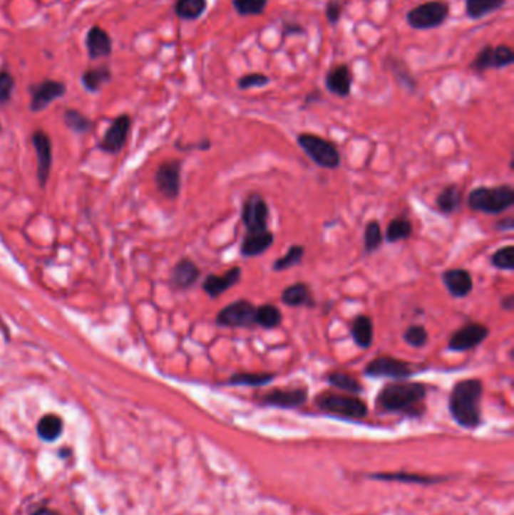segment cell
<instances>
[{
	"instance_id": "60d3db41",
	"label": "cell",
	"mask_w": 514,
	"mask_h": 515,
	"mask_svg": "<svg viewBox=\"0 0 514 515\" xmlns=\"http://www.w3.org/2000/svg\"><path fill=\"white\" fill-rule=\"evenodd\" d=\"M267 85H270V77L262 73H249L242 76L239 80H237V86H239V89L242 90L264 88Z\"/></svg>"
},
{
	"instance_id": "83f0119b",
	"label": "cell",
	"mask_w": 514,
	"mask_h": 515,
	"mask_svg": "<svg viewBox=\"0 0 514 515\" xmlns=\"http://www.w3.org/2000/svg\"><path fill=\"white\" fill-rule=\"evenodd\" d=\"M282 321L284 316L281 309L276 305H272V303H264V305L255 309V326L266 330H273L281 327Z\"/></svg>"
},
{
	"instance_id": "8992f818",
	"label": "cell",
	"mask_w": 514,
	"mask_h": 515,
	"mask_svg": "<svg viewBox=\"0 0 514 515\" xmlns=\"http://www.w3.org/2000/svg\"><path fill=\"white\" fill-rule=\"evenodd\" d=\"M448 17H450V5L443 0H430L408 11L406 23L415 31H430L443 26Z\"/></svg>"
},
{
	"instance_id": "277c9868",
	"label": "cell",
	"mask_w": 514,
	"mask_h": 515,
	"mask_svg": "<svg viewBox=\"0 0 514 515\" xmlns=\"http://www.w3.org/2000/svg\"><path fill=\"white\" fill-rule=\"evenodd\" d=\"M315 405L329 415L347 419H362L368 415L366 404L354 395L323 392L315 396Z\"/></svg>"
},
{
	"instance_id": "484cf974",
	"label": "cell",
	"mask_w": 514,
	"mask_h": 515,
	"mask_svg": "<svg viewBox=\"0 0 514 515\" xmlns=\"http://www.w3.org/2000/svg\"><path fill=\"white\" fill-rule=\"evenodd\" d=\"M386 68L392 73L394 78L397 80V83L400 86H403L404 89L411 90V92H415L416 88H418V83H416V78L413 77V74L411 73V70L407 68V65L400 59V58H392L389 56L385 62Z\"/></svg>"
},
{
	"instance_id": "9c48e42d",
	"label": "cell",
	"mask_w": 514,
	"mask_h": 515,
	"mask_svg": "<svg viewBox=\"0 0 514 515\" xmlns=\"http://www.w3.org/2000/svg\"><path fill=\"white\" fill-rule=\"evenodd\" d=\"M490 336V328L483 323H468L461 326L448 340V350L463 353L477 348Z\"/></svg>"
},
{
	"instance_id": "7bdbcfd3",
	"label": "cell",
	"mask_w": 514,
	"mask_h": 515,
	"mask_svg": "<svg viewBox=\"0 0 514 515\" xmlns=\"http://www.w3.org/2000/svg\"><path fill=\"white\" fill-rule=\"evenodd\" d=\"M65 123H67V125L71 130L77 131V133H85V131L91 128V123L88 118L77 110H68L65 113Z\"/></svg>"
},
{
	"instance_id": "e0dca14e",
	"label": "cell",
	"mask_w": 514,
	"mask_h": 515,
	"mask_svg": "<svg viewBox=\"0 0 514 515\" xmlns=\"http://www.w3.org/2000/svg\"><path fill=\"white\" fill-rule=\"evenodd\" d=\"M273 241H274V235L269 229L246 232L240 246V254L245 258H257L262 254H266L272 247Z\"/></svg>"
},
{
	"instance_id": "d4e9b609",
	"label": "cell",
	"mask_w": 514,
	"mask_h": 515,
	"mask_svg": "<svg viewBox=\"0 0 514 515\" xmlns=\"http://www.w3.org/2000/svg\"><path fill=\"white\" fill-rule=\"evenodd\" d=\"M461 202H463V192L457 184H448L436 197V205L442 214H453L460 208Z\"/></svg>"
},
{
	"instance_id": "ffe728a7",
	"label": "cell",
	"mask_w": 514,
	"mask_h": 515,
	"mask_svg": "<svg viewBox=\"0 0 514 515\" xmlns=\"http://www.w3.org/2000/svg\"><path fill=\"white\" fill-rule=\"evenodd\" d=\"M32 140L38 155V177L44 186L51 167V142L44 131H36Z\"/></svg>"
},
{
	"instance_id": "f35d334b",
	"label": "cell",
	"mask_w": 514,
	"mask_h": 515,
	"mask_svg": "<svg viewBox=\"0 0 514 515\" xmlns=\"http://www.w3.org/2000/svg\"><path fill=\"white\" fill-rule=\"evenodd\" d=\"M492 266L498 270L513 271L514 270V246H505L498 249L496 252L490 256Z\"/></svg>"
},
{
	"instance_id": "d590c367",
	"label": "cell",
	"mask_w": 514,
	"mask_h": 515,
	"mask_svg": "<svg viewBox=\"0 0 514 515\" xmlns=\"http://www.w3.org/2000/svg\"><path fill=\"white\" fill-rule=\"evenodd\" d=\"M384 243V234H381V227L377 220H371L366 223L365 232H364V247L366 254H373L380 249Z\"/></svg>"
},
{
	"instance_id": "f6af8a7d",
	"label": "cell",
	"mask_w": 514,
	"mask_h": 515,
	"mask_svg": "<svg viewBox=\"0 0 514 515\" xmlns=\"http://www.w3.org/2000/svg\"><path fill=\"white\" fill-rule=\"evenodd\" d=\"M14 78L6 71L0 73V103H6L11 100L12 89H14Z\"/></svg>"
},
{
	"instance_id": "ee69618b",
	"label": "cell",
	"mask_w": 514,
	"mask_h": 515,
	"mask_svg": "<svg viewBox=\"0 0 514 515\" xmlns=\"http://www.w3.org/2000/svg\"><path fill=\"white\" fill-rule=\"evenodd\" d=\"M342 12H344V2H342V0H327L324 6V14L329 24L336 26L342 17Z\"/></svg>"
},
{
	"instance_id": "3957f363",
	"label": "cell",
	"mask_w": 514,
	"mask_h": 515,
	"mask_svg": "<svg viewBox=\"0 0 514 515\" xmlns=\"http://www.w3.org/2000/svg\"><path fill=\"white\" fill-rule=\"evenodd\" d=\"M468 205L472 211L484 214H500L514 205V189L510 184L496 187H477L468 194Z\"/></svg>"
},
{
	"instance_id": "836d02e7",
	"label": "cell",
	"mask_w": 514,
	"mask_h": 515,
	"mask_svg": "<svg viewBox=\"0 0 514 515\" xmlns=\"http://www.w3.org/2000/svg\"><path fill=\"white\" fill-rule=\"evenodd\" d=\"M38 434L39 437L46 442H53L56 440L61 432H62V420L59 416L55 415H47L44 416L38 424Z\"/></svg>"
},
{
	"instance_id": "681fc988",
	"label": "cell",
	"mask_w": 514,
	"mask_h": 515,
	"mask_svg": "<svg viewBox=\"0 0 514 515\" xmlns=\"http://www.w3.org/2000/svg\"><path fill=\"white\" fill-rule=\"evenodd\" d=\"M320 100H322V94H320V92H319V90H314V92H311V94H308V95L305 97V105L312 104V103H317V101H320Z\"/></svg>"
},
{
	"instance_id": "1f68e13d",
	"label": "cell",
	"mask_w": 514,
	"mask_h": 515,
	"mask_svg": "<svg viewBox=\"0 0 514 515\" xmlns=\"http://www.w3.org/2000/svg\"><path fill=\"white\" fill-rule=\"evenodd\" d=\"M303 256H305V247L300 244H293L292 247L288 249V252L285 255H282L281 258L276 259L272 266L273 271H287L289 269H293L302 262Z\"/></svg>"
},
{
	"instance_id": "cb8c5ba5",
	"label": "cell",
	"mask_w": 514,
	"mask_h": 515,
	"mask_svg": "<svg viewBox=\"0 0 514 515\" xmlns=\"http://www.w3.org/2000/svg\"><path fill=\"white\" fill-rule=\"evenodd\" d=\"M505 4L507 0H465V12L471 20H481L504 8Z\"/></svg>"
},
{
	"instance_id": "c3c4849f",
	"label": "cell",
	"mask_w": 514,
	"mask_h": 515,
	"mask_svg": "<svg viewBox=\"0 0 514 515\" xmlns=\"http://www.w3.org/2000/svg\"><path fill=\"white\" fill-rule=\"evenodd\" d=\"M500 308L511 312L514 309V296L513 294H508L505 297H503V300H500Z\"/></svg>"
},
{
	"instance_id": "4316f807",
	"label": "cell",
	"mask_w": 514,
	"mask_h": 515,
	"mask_svg": "<svg viewBox=\"0 0 514 515\" xmlns=\"http://www.w3.org/2000/svg\"><path fill=\"white\" fill-rule=\"evenodd\" d=\"M208 0H175V16L184 21L200 20L207 11Z\"/></svg>"
},
{
	"instance_id": "603a6c76",
	"label": "cell",
	"mask_w": 514,
	"mask_h": 515,
	"mask_svg": "<svg viewBox=\"0 0 514 515\" xmlns=\"http://www.w3.org/2000/svg\"><path fill=\"white\" fill-rule=\"evenodd\" d=\"M200 269H197L196 264L192 259L184 258L181 259L177 266L173 270V283L180 288V289H187L192 285H195V282L200 279Z\"/></svg>"
},
{
	"instance_id": "ac0fdd59",
	"label": "cell",
	"mask_w": 514,
	"mask_h": 515,
	"mask_svg": "<svg viewBox=\"0 0 514 515\" xmlns=\"http://www.w3.org/2000/svg\"><path fill=\"white\" fill-rule=\"evenodd\" d=\"M128 130H130V118L127 115L116 118L115 123L106 131V135H104L100 147L108 152H118L124 147L125 139L128 136Z\"/></svg>"
},
{
	"instance_id": "30bf717a",
	"label": "cell",
	"mask_w": 514,
	"mask_h": 515,
	"mask_svg": "<svg viewBox=\"0 0 514 515\" xmlns=\"http://www.w3.org/2000/svg\"><path fill=\"white\" fill-rule=\"evenodd\" d=\"M270 208L264 197L258 193H250L243 204L242 220L247 232L269 229Z\"/></svg>"
},
{
	"instance_id": "7c38bea8",
	"label": "cell",
	"mask_w": 514,
	"mask_h": 515,
	"mask_svg": "<svg viewBox=\"0 0 514 515\" xmlns=\"http://www.w3.org/2000/svg\"><path fill=\"white\" fill-rule=\"evenodd\" d=\"M160 193L168 199H175L181 189V163L178 160L163 163L155 174Z\"/></svg>"
},
{
	"instance_id": "ba28073f",
	"label": "cell",
	"mask_w": 514,
	"mask_h": 515,
	"mask_svg": "<svg viewBox=\"0 0 514 515\" xmlns=\"http://www.w3.org/2000/svg\"><path fill=\"white\" fill-rule=\"evenodd\" d=\"M364 374L371 378H392L399 381L412 377L415 369L406 360L392 358V355H379L365 366Z\"/></svg>"
},
{
	"instance_id": "4dcf8cb0",
	"label": "cell",
	"mask_w": 514,
	"mask_h": 515,
	"mask_svg": "<svg viewBox=\"0 0 514 515\" xmlns=\"http://www.w3.org/2000/svg\"><path fill=\"white\" fill-rule=\"evenodd\" d=\"M110 78H112L110 68L108 65H103V67L91 68L85 71L82 76V85L86 90L94 94V92H98L104 85L109 83Z\"/></svg>"
},
{
	"instance_id": "e575fe53",
	"label": "cell",
	"mask_w": 514,
	"mask_h": 515,
	"mask_svg": "<svg viewBox=\"0 0 514 515\" xmlns=\"http://www.w3.org/2000/svg\"><path fill=\"white\" fill-rule=\"evenodd\" d=\"M232 8L242 17H255L264 14L269 0H231Z\"/></svg>"
},
{
	"instance_id": "4fadbf2b",
	"label": "cell",
	"mask_w": 514,
	"mask_h": 515,
	"mask_svg": "<svg viewBox=\"0 0 514 515\" xmlns=\"http://www.w3.org/2000/svg\"><path fill=\"white\" fill-rule=\"evenodd\" d=\"M324 85L331 94L339 98H347L351 94L353 86V73L349 65L338 63L329 70L324 78Z\"/></svg>"
},
{
	"instance_id": "2e32d148",
	"label": "cell",
	"mask_w": 514,
	"mask_h": 515,
	"mask_svg": "<svg viewBox=\"0 0 514 515\" xmlns=\"http://www.w3.org/2000/svg\"><path fill=\"white\" fill-rule=\"evenodd\" d=\"M240 279H242V269L231 267L223 274H208L202 283V288L210 297L217 298L223 293L228 291V289L239 283Z\"/></svg>"
},
{
	"instance_id": "d6a6232c",
	"label": "cell",
	"mask_w": 514,
	"mask_h": 515,
	"mask_svg": "<svg viewBox=\"0 0 514 515\" xmlns=\"http://www.w3.org/2000/svg\"><path fill=\"white\" fill-rule=\"evenodd\" d=\"M327 381L331 386H334L339 390H344L347 393H351V395H358L364 390L361 383L346 373H339V371L331 373L327 375Z\"/></svg>"
},
{
	"instance_id": "b9f144b4",
	"label": "cell",
	"mask_w": 514,
	"mask_h": 515,
	"mask_svg": "<svg viewBox=\"0 0 514 515\" xmlns=\"http://www.w3.org/2000/svg\"><path fill=\"white\" fill-rule=\"evenodd\" d=\"M373 478L386 479V481H400V482H415V484H433L441 482V478L421 477V474H406V473H391V474H373Z\"/></svg>"
},
{
	"instance_id": "8fae6325",
	"label": "cell",
	"mask_w": 514,
	"mask_h": 515,
	"mask_svg": "<svg viewBox=\"0 0 514 515\" xmlns=\"http://www.w3.org/2000/svg\"><path fill=\"white\" fill-rule=\"evenodd\" d=\"M308 401V390L305 387L273 389L259 396L262 405L278 408H297Z\"/></svg>"
},
{
	"instance_id": "ab89813d",
	"label": "cell",
	"mask_w": 514,
	"mask_h": 515,
	"mask_svg": "<svg viewBox=\"0 0 514 515\" xmlns=\"http://www.w3.org/2000/svg\"><path fill=\"white\" fill-rule=\"evenodd\" d=\"M514 63V51L507 44L493 46V70H504Z\"/></svg>"
},
{
	"instance_id": "6da1fadb",
	"label": "cell",
	"mask_w": 514,
	"mask_h": 515,
	"mask_svg": "<svg viewBox=\"0 0 514 515\" xmlns=\"http://www.w3.org/2000/svg\"><path fill=\"white\" fill-rule=\"evenodd\" d=\"M427 386L423 383L399 380L384 386L377 393L376 404L386 413L421 416L424 413Z\"/></svg>"
},
{
	"instance_id": "8d00e7d4",
	"label": "cell",
	"mask_w": 514,
	"mask_h": 515,
	"mask_svg": "<svg viewBox=\"0 0 514 515\" xmlns=\"http://www.w3.org/2000/svg\"><path fill=\"white\" fill-rule=\"evenodd\" d=\"M469 68L476 73V74H484L489 70H493V46L492 44H487L484 46L477 55L476 58L472 59Z\"/></svg>"
},
{
	"instance_id": "5b68a950",
	"label": "cell",
	"mask_w": 514,
	"mask_h": 515,
	"mask_svg": "<svg viewBox=\"0 0 514 515\" xmlns=\"http://www.w3.org/2000/svg\"><path fill=\"white\" fill-rule=\"evenodd\" d=\"M297 145L311 160L323 169H336L341 165V154L336 145L319 135L300 133Z\"/></svg>"
},
{
	"instance_id": "bcb514c9",
	"label": "cell",
	"mask_w": 514,
	"mask_h": 515,
	"mask_svg": "<svg viewBox=\"0 0 514 515\" xmlns=\"http://www.w3.org/2000/svg\"><path fill=\"white\" fill-rule=\"evenodd\" d=\"M294 35H299V36L307 35V29L303 28L300 23L284 21V24H282V36L288 38V36H294Z\"/></svg>"
},
{
	"instance_id": "52a82bcc",
	"label": "cell",
	"mask_w": 514,
	"mask_h": 515,
	"mask_svg": "<svg viewBox=\"0 0 514 515\" xmlns=\"http://www.w3.org/2000/svg\"><path fill=\"white\" fill-rule=\"evenodd\" d=\"M255 309L252 301L235 300L217 313L216 324L227 328H252L255 326Z\"/></svg>"
},
{
	"instance_id": "9a60e30c",
	"label": "cell",
	"mask_w": 514,
	"mask_h": 515,
	"mask_svg": "<svg viewBox=\"0 0 514 515\" xmlns=\"http://www.w3.org/2000/svg\"><path fill=\"white\" fill-rule=\"evenodd\" d=\"M442 282L454 298H465L473 289V279L466 269H448L442 273Z\"/></svg>"
},
{
	"instance_id": "7a4b0ae2",
	"label": "cell",
	"mask_w": 514,
	"mask_h": 515,
	"mask_svg": "<svg viewBox=\"0 0 514 515\" xmlns=\"http://www.w3.org/2000/svg\"><path fill=\"white\" fill-rule=\"evenodd\" d=\"M481 396H483V381L478 378H466L457 381L451 395L448 407L453 419L463 428H477L481 424Z\"/></svg>"
},
{
	"instance_id": "44dd1931",
	"label": "cell",
	"mask_w": 514,
	"mask_h": 515,
	"mask_svg": "<svg viewBox=\"0 0 514 515\" xmlns=\"http://www.w3.org/2000/svg\"><path fill=\"white\" fill-rule=\"evenodd\" d=\"M350 333L356 347L362 350H368L373 345L374 339V323L371 316L368 315H358L353 318Z\"/></svg>"
},
{
	"instance_id": "7402d4cb",
	"label": "cell",
	"mask_w": 514,
	"mask_h": 515,
	"mask_svg": "<svg viewBox=\"0 0 514 515\" xmlns=\"http://www.w3.org/2000/svg\"><path fill=\"white\" fill-rule=\"evenodd\" d=\"M281 300L284 305L289 308H302V306L315 308V301L312 298L311 289L303 282H296L293 285L287 286L282 291Z\"/></svg>"
},
{
	"instance_id": "d6986e66",
	"label": "cell",
	"mask_w": 514,
	"mask_h": 515,
	"mask_svg": "<svg viewBox=\"0 0 514 515\" xmlns=\"http://www.w3.org/2000/svg\"><path fill=\"white\" fill-rule=\"evenodd\" d=\"M86 48L91 59H103L112 55V39L100 26H94L86 33Z\"/></svg>"
},
{
	"instance_id": "f1b7e54d",
	"label": "cell",
	"mask_w": 514,
	"mask_h": 515,
	"mask_svg": "<svg viewBox=\"0 0 514 515\" xmlns=\"http://www.w3.org/2000/svg\"><path fill=\"white\" fill-rule=\"evenodd\" d=\"M276 374L273 373H237L232 374L228 380V386H247V387H261L266 386L274 380Z\"/></svg>"
},
{
	"instance_id": "74e56055",
	"label": "cell",
	"mask_w": 514,
	"mask_h": 515,
	"mask_svg": "<svg viewBox=\"0 0 514 515\" xmlns=\"http://www.w3.org/2000/svg\"><path fill=\"white\" fill-rule=\"evenodd\" d=\"M403 340L413 348H423L428 343V332L421 324L408 326L403 333Z\"/></svg>"
},
{
	"instance_id": "f546056e",
	"label": "cell",
	"mask_w": 514,
	"mask_h": 515,
	"mask_svg": "<svg viewBox=\"0 0 514 515\" xmlns=\"http://www.w3.org/2000/svg\"><path fill=\"white\" fill-rule=\"evenodd\" d=\"M412 234H413V224L411 220L406 217H395L388 224L385 239L388 243L394 244V243L408 240L412 236Z\"/></svg>"
},
{
	"instance_id": "5bb4252c",
	"label": "cell",
	"mask_w": 514,
	"mask_h": 515,
	"mask_svg": "<svg viewBox=\"0 0 514 515\" xmlns=\"http://www.w3.org/2000/svg\"><path fill=\"white\" fill-rule=\"evenodd\" d=\"M65 92H67V88H65L62 82L44 80L41 83H36L35 86H32L31 109L34 112L44 110L50 103L63 97Z\"/></svg>"
},
{
	"instance_id": "7dc6e473",
	"label": "cell",
	"mask_w": 514,
	"mask_h": 515,
	"mask_svg": "<svg viewBox=\"0 0 514 515\" xmlns=\"http://www.w3.org/2000/svg\"><path fill=\"white\" fill-rule=\"evenodd\" d=\"M513 228H514V219L513 217L503 219V220H499L496 223V229H500V231H513Z\"/></svg>"
},
{
	"instance_id": "f907efd6",
	"label": "cell",
	"mask_w": 514,
	"mask_h": 515,
	"mask_svg": "<svg viewBox=\"0 0 514 515\" xmlns=\"http://www.w3.org/2000/svg\"><path fill=\"white\" fill-rule=\"evenodd\" d=\"M34 515H59V514L55 512V511H51V509H39Z\"/></svg>"
}]
</instances>
